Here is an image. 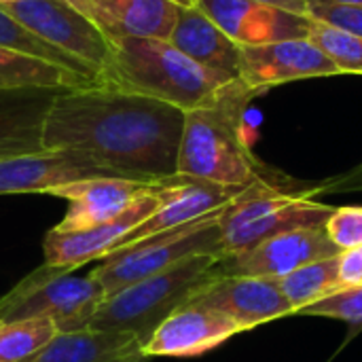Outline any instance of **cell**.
Wrapping results in <instances>:
<instances>
[{
	"label": "cell",
	"mask_w": 362,
	"mask_h": 362,
	"mask_svg": "<svg viewBox=\"0 0 362 362\" xmlns=\"http://www.w3.org/2000/svg\"><path fill=\"white\" fill-rule=\"evenodd\" d=\"M185 112L165 102L95 83L47 102L45 151L78 153L119 178L157 182L176 174Z\"/></svg>",
	"instance_id": "cell-1"
},
{
	"label": "cell",
	"mask_w": 362,
	"mask_h": 362,
	"mask_svg": "<svg viewBox=\"0 0 362 362\" xmlns=\"http://www.w3.org/2000/svg\"><path fill=\"white\" fill-rule=\"evenodd\" d=\"M255 98L257 91L233 78L206 106L185 112L176 174L238 189L282 176L252 153L246 138V110Z\"/></svg>",
	"instance_id": "cell-2"
},
{
	"label": "cell",
	"mask_w": 362,
	"mask_h": 362,
	"mask_svg": "<svg viewBox=\"0 0 362 362\" xmlns=\"http://www.w3.org/2000/svg\"><path fill=\"white\" fill-rule=\"evenodd\" d=\"M229 76L199 66L161 38H121L112 42L110 62L100 83L127 93L153 98L182 112L206 106Z\"/></svg>",
	"instance_id": "cell-3"
},
{
	"label": "cell",
	"mask_w": 362,
	"mask_h": 362,
	"mask_svg": "<svg viewBox=\"0 0 362 362\" xmlns=\"http://www.w3.org/2000/svg\"><path fill=\"white\" fill-rule=\"evenodd\" d=\"M333 210L335 206L318 199L316 182L286 174L252 182L221 212V257L244 252L293 229L325 227Z\"/></svg>",
	"instance_id": "cell-4"
},
{
	"label": "cell",
	"mask_w": 362,
	"mask_h": 362,
	"mask_svg": "<svg viewBox=\"0 0 362 362\" xmlns=\"http://www.w3.org/2000/svg\"><path fill=\"white\" fill-rule=\"evenodd\" d=\"M218 259L221 255H195L108 295L91 318L89 329L125 331L146 346L165 318L187 305L208 282L218 278L214 269Z\"/></svg>",
	"instance_id": "cell-5"
},
{
	"label": "cell",
	"mask_w": 362,
	"mask_h": 362,
	"mask_svg": "<svg viewBox=\"0 0 362 362\" xmlns=\"http://www.w3.org/2000/svg\"><path fill=\"white\" fill-rule=\"evenodd\" d=\"M106 291L91 274L42 263L0 297V322L47 318L57 331L89 329Z\"/></svg>",
	"instance_id": "cell-6"
},
{
	"label": "cell",
	"mask_w": 362,
	"mask_h": 362,
	"mask_svg": "<svg viewBox=\"0 0 362 362\" xmlns=\"http://www.w3.org/2000/svg\"><path fill=\"white\" fill-rule=\"evenodd\" d=\"M221 212L223 210L202 221L142 238L127 246H119L102 257L89 274L102 284L108 297L134 282L165 272L189 257L221 255Z\"/></svg>",
	"instance_id": "cell-7"
},
{
	"label": "cell",
	"mask_w": 362,
	"mask_h": 362,
	"mask_svg": "<svg viewBox=\"0 0 362 362\" xmlns=\"http://www.w3.org/2000/svg\"><path fill=\"white\" fill-rule=\"evenodd\" d=\"M0 8L51 47L83 62L100 81L110 62L112 42L66 0H19L4 2Z\"/></svg>",
	"instance_id": "cell-8"
},
{
	"label": "cell",
	"mask_w": 362,
	"mask_h": 362,
	"mask_svg": "<svg viewBox=\"0 0 362 362\" xmlns=\"http://www.w3.org/2000/svg\"><path fill=\"white\" fill-rule=\"evenodd\" d=\"M341 250L331 242L325 227H301L269 238L244 252L225 255L216 263V276H255L282 280L288 274L337 257Z\"/></svg>",
	"instance_id": "cell-9"
},
{
	"label": "cell",
	"mask_w": 362,
	"mask_h": 362,
	"mask_svg": "<svg viewBox=\"0 0 362 362\" xmlns=\"http://www.w3.org/2000/svg\"><path fill=\"white\" fill-rule=\"evenodd\" d=\"M159 204L161 202L157 187L155 182H151V187L142 195H138L123 214L104 225L78 231H62L57 227L49 229L42 242L45 263L64 269H78L91 261H100L102 257L112 252L129 231H134L140 223L155 214Z\"/></svg>",
	"instance_id": "cell-10"
},
{
	"label": "cell",
	"mask_w": 362,
	"mask_h": 362,
	"mask_svg": "<svg viewBox=\"0 0 362 362\" xmlns=\"http://www.w3.org/2000/svg\"><path fill=\"white\" fill-rule=\"evenodd\" d=\"M341 70L325 55L312 38H293L259 47H242L240 81L259 95L272 87L305 81L339 76Z\"/></svg>",
	"instance_id": "cell-11"
},
{
	"label": "cell",
	"mask_w": 362,
	"mask_h": 362,
	"mask_svg": "<svg viewBox=\"0 0 362 362\" xmlns=\"http://www.w3.org/2000/svg\"><path fill=\"white\" fill-rule=\"evenodd\" d=\"M189 303L227 316L240 333L293 316L280 280L255 276H221L208 282Z\"/></svg>",
	"instance_id": "cell-12"
},
{
	"label": "cell",
	"mask_w": 362,
	"mask_h": 362,
	"mask_svg": "<svg viewBox=\"0 0 362 362\" xmlns=\"http://www.w3.org/2000/svg\"><path fill=\"white\" fill-rule=\"evenodd\" d=\"M155 187H157L159 202H161L157 212L151 214L144 223H140L134 231H129L119 246H127L142 238L202 221L223 210L242 193V189L238 187H225V185H216V182H208V180L182 176V174L161 178L155 182Z\"/></svg>",
	"instance_id": "cell-13"
},
{
	"label": "cell",
	"mask_w": 362,
	"mask_h": 362,
	"mask_svg": "<svg viewBox=\"0 0 362 362\" xmlns=\"http://www.w3.org/2000/svg\"><path fill=\"white\" fill-rule=\"evenodd\" d=\"M197 6L240 47L310 38L312 17L257 0H197Z\"/></svg>",
	"instance_id": "cell-14"
},
{
	"label": "cell",
	"mask_w": 362,
	"mask_h": 362,
	"mask_svg": "<svg viewBox=\"0 0 362 362\" xmlns=\"http://www.w3.org/2000/svg\"><path fill=\"white\" fill-rule=\"evenodd\" d=\"M115 176L70 151H38L0 157V195L45 193L85 178Z\"/></svg>",
	"instance_id": "cell-15"
},
{
	"label": "cell",
	"mask_w": 362,
	"mask_h": 362,
	"mask_svg": "<svg viewBox=\"0 0 362 362\" xmlns=\"http://www.w3.org/2000/svg\"><path fill=\"white\" fill-rule=\"evenodd\" d=\"M238 333V327L227 316L210 308L187 303L157 327L144 346V354L148 358H193L216 350Z\"/></svg>",
	"instance_id": "cell-16"
},
{
	"label": "cell",
	"mask_w": 362,
	"mask_h": 362,
	"mask_svg": "<svg viewBox=\"0 0 362 362\" xmlns=\"http://www.w3.org/2000/svg\"><path fill=\"white\" fill-rule=\"evenodd\" d=\"M148 187L151 182L119 176H98L62 185L49 191V195L68 202V210L62 223L55 227L62 231H78L104 225L123 214L132 206V202L138 195H142Z\"/></svg>",
	"instance_id": "cell-17"
},
{
	"label": "cell",
	"mask_w": 362,
	"mask_h": 362,
	"mask_svg": "<svg viewBox=\"0 0 362 362\" xmlns=\"http://www.w3.org/2000/svg\"><path fill=\"white\" fill-rule=\"evenodd\" d=\"M110 42L121 38L168 40L178 17L170 0H66Z\"/></svg>",
	"instance_id": "cell-18"
},
{
	"label": "cell",
	"mask_w": 362,
	"mask_h": 362,
	"mask_svg": "<svg viewBox=\"0 0 362 362\" xmlns=\"http://www.w3.org/2000/svg\"><path fill=\"white\" fill-rule=\"evenodd\" d=\"M168 40L199 66L229 78H240L242 47L233 42L197 4L178 8V17Z\"/></svg>",
	"instance_id": "cell-19"
},
{
	"label": "cell",
	"mask_w": 362,
	"mask_h": 362,
	"mask_svg": "<svg viewBox=\"0 0 362 362\" xmlns=\"http://www.w3.org/2000/svg\"><path fill=\"white\" fill-rule=\"evenodd\" d=\"M142 341L125 331L83 329L57 333L28 362H148Z\"/></svg>",
	"instance_id": "cell-20"
},
{
	"label": "cell",
	"mask_w": 362,
	"mask_h": 362,
	"mask_svg": "<svg viewBox=\"0 0 362 362\" xmlns=\"http://www.w3.org/2000/svg\"><path fill=\"white\" fill-rule=\"evenodd\" d=\"M93 81L62 66L0 47V91L17 89H78Z\"/></svg>",
	"instance_id": "cell-21"
},
{
	"label": "cell",
	"mask_w": 362,
	"mask_h": 362,
	"mask_svg": "<svg viewBox=\"0 0 362 362\" xmlns=\"http://www.w3.org/2000/svg\"><path fill=\"white\" fill-rule=\"evenodd\" d=\"M337 267L339 255L310 263L280 280V288L293 308V316H297V312H301L303 308L341 291Z\"/></svg>",
	"instance_id": "cell-22"
},
{
	"label": "cell",
	"mask_w": 362,
	"mask_h": 362,
	"mask_svg": "<svg viewBox=\"0 0 362 362\" xmlns=\"http://www.w3.org/2000/svg\"><path fill=\"white\" fill-rule=\"evenodd\" d=\"M0 47L30 55V57H36V59H42V62H49V64H55V66H62V68L72 70V72H76V74L93 81V83H100L98 76L83 62H78L72 55L51 47L49 42L38 38L32 30H28L23 23L13 19L2 8H0Z\"/></svg>",
	"instance_id": "cell-23"
},
{
	"label": "cell",
	"mask_w": 362,
	"mask_h": 362,
	"mask_svg": "<svg viewBox=\"0 0 362 362\" xmlns=\"http://www.w3.org/2000/svg\"><path fill=\"white\" fill-rule=\"evenodd\" d=\"M45 106H13L0 110V157L45 151L40 142Z\"/></svg>",
	"instance_id": "cell-24"
},
{
	"label": "cell",
	"mask_w": 362,
	"mask_h": 362,
	"mask_svg": "<svg viewBox=\"0 0 362 362\" xmlns=\"http://www.w3.org/2000/svg\"><path fill=\"white\" fill-rule=\"evenodd\" d=\"M57 333L55 322L47 318L0 322V362H28Z\"/></svg>",
	"instance_id": "cell-25"
},
{
	"label": "cell",
	"mask_w": 362,
	"mask_h": 362,
	"mask_svg": "<svg viewBox=\"0 0 362 362\" xmlns=\"http://www.w3.org/2000/svg\"><path fill=\"white\" fill-rule=\"evenodd\" d=\"M310 38L341 70V74H362V36L356 32L312 19Z\"/></svg>",
	"instance_id": "cell-26"
},
{
	"label": "cell",
	"mask_w": 362,
	"mask_h": 362,
	"mask_svg": "<svg viewBox=\"0 0 362 362\" xmlns=\"http://www.w3.org/2000/svg\"><path fill=\"white\" fill-rule=\"evenodd\" d=\"M297 316H314V318H333L348 322L356 329L362 327V286L358 288H344L322 301H316Z\"/></svg>",
	"instance_id": "cell-27"
},
{
	"label": "cell",
	"mask_w": 362,
	"mask_h": 362,
	"mask_svg": "<svg viewBox=\"0 0 362 362\" xmlns=\"http://www.w3.org/2000/svg\"><path fill=\"white\" fill-rule=\"evenodd\" d=\"M325 229L331 242L344 252L362 246V206H339L333 210Z\"/></svg>",
	"instance_id": "cell-28"
},
{
	"label": "cell",
	"mask_w": 362,
	"mask_h": 362,
	"mask_svg": "<svg viewBox=\"0 0 362 362\" xmlns=\"http://www.w3.org/2000/svg\"><path fill=\"white\" fill-rule=\"evenodd\" d=\"M308 15L312 19L356 32L362 36V8L333 6V4H308Z\"/></svg>",
	"instance_id": "cell-29"
},
{
	"label": "cell",
	"mask_w": 362,
	"mask_h": 362,
	"mask_svg": "<svg viewBox=\"0 0 362 362\" xmlns=\"http://www.w3.org/2000/svg\"><path fill=\"white\" fill-rule=\"evenodd\" d=\"M348 193H362V161L352 165L346 172L329 176L316 182V195H348Z\"/></svg>",
	"instance_id": "cell-30"
},
{
	"label": "cell",
	"mask_w": 362,
	"mask_h": 362,
	"mask_svg": "<svg viewBox=\"0 0 362 362\" xmlns=\"http://www.w3.org/2000/svg\"><path fill=\"white\" fill-rule=\"evenodd\" d=\"M339 284L344 288H358L362 286V246L339 252Z\"/></svg>",
	"instance_id": "cell-31"
},
{
	"label": "cell",
	"mask_w": 362,
	"mask_h": 362,
	"mask_svg": "<svg viewBox=\"0 0 362 362\" xmlns=\"http://www.w3.org/2000/svg\"><path fill=\"white\" fill-rule=\"evenodd\" d=\"M257 2H265V4H274L293 13H301L308 15V0H257Z\"/></svg>",
	"instance_id": "cell-32"
},
{
	"label": "cell",
	"mask_w": 362,
	"mask_h": 362,
	"mask_svg": "<svg viewBox=\"0 0 362 362\" xmlns=\"http://www.w3.org/2000/svg\"><path fill=\"white\" fill-rule=\"evenodd\" d=\"M308 4H333V6L362 8V0H308Z\"/></svg>",
	"instance_id": "cell-33"
},
{
	"label": "cell",
	"mask_w": 362,
	"mask_h": 362,
	"mask_svg": "<svg viewBox=\"0 0 362 362\" xmlns=\"http://www.w3.org/2000/svg\"><path fill=\"white\" fill-rule=\"evenodd\" d=\"M170 2H174L176 6H182V8H189V6L197 4V0H170Z\"/></svg>",
	"instance_id": "cell-34"
},
{
	"label": "cell",
	"mask_w": 362,
	"mask_h": 362,
	"mask_svg": "<svg viewBox=\"0 0 362 362\" xmlns=\"http://www.w3.org/2000/svg\"><path fill=\"white\" fill-rule=\"evenodd\" d=\"M4 2H19V0H0V4H4Z\"/></svg>",
	"instance_id": "cell-35"
}]
</instances>
